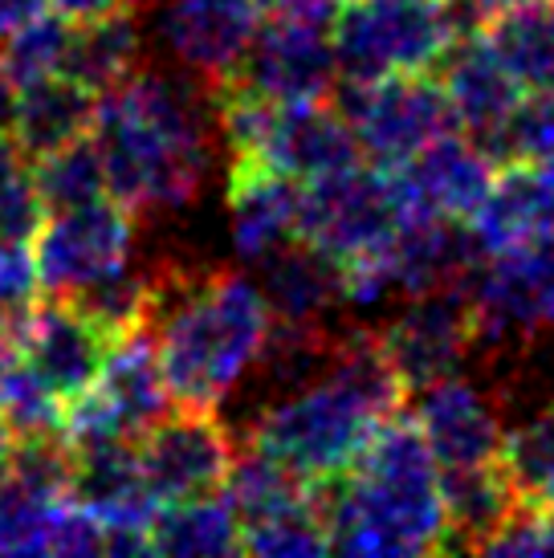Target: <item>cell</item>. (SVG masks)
Returning <instances> with one entry per match:
<instances>
[{"label": "cell", "mask_w": 554, "mask_h": 558, "mask_svg": "<svg viewBox=\"0 0 554 558\" xmlns=\"http://www.w3.org/2000/svg\"><path fill=\"white\" fill-rule=\"evenodd\" d=\"M232 452H237V440L213 408H176L171 403L135 440L143 481L159 506L220 494V485L229 477Z\"/></svg>", "instance_id": "10"}, {"label": "cell", "mask_w": 554, "mask_h": 558, "mask_svg": "<svg viewBox=\"0 0 554 558\" xmlns=\"http://www.w3.org/2000/svg\"><path fill=\"white\" fill-rule=\"evenodd\" d=\"M441 501H445L448 530L445 550H473V555L526 506L502 457L490 465L441 469Z\"/></svg>", "instance_id": "22"}, {"label": "cell", "mask_w": 554, "mask_h": 558, "mask_svg": "<svg viewBox=\"0 0 554 558\" xmlns=\"http://www.w3.org/2000/svg\"><path fill=\"white\" fill-rule=\"evenodd\" d=\"M131 9L135 4L94 21H70V46L62 65L65 78L82 82L94 94H107L135 74L143 58V29Z\"/></svg>", "instance_id": "25"}, {"label": "cell", "mask_w": 554, "mask_h": 558, "mask_svg": "<svg viewBox=\"0 0 554 558\" xmlns=\"http://www.w3.org/2000/svg\"><path fill=\"white\" fill-rule=\"evenodd\" d=\"M330 550L347 555H432L445 550L441 465L404 412L387 416L347 473L310 485Z\"/></svg>", "instance_id": "3"}, {"label": "cell", "mask_w": 554, "mask_h": 558, "mask_svg": "<svg viewBox=\"0 0 554 558\" xmlns=\"http://www.w3.org/2000/svg\"><path fill=\"white\" fill-rule=\"evenodd\" d=\"M65 46H70V21L58 9H46L13 25L9 33H0V74L9 78L13 90L49 78V74H62Z\"/></svg>", "instance_id": "31"}, {"label": "cell", "mask_w": 554, "mask_h": 558, "mask_svg": "<svg viewBox=\"0 0 554 558\" xmlns=\"http://www.w3.org/2000/svg\"><path fill=\"white\" fill-rule=\"evenodd\" d=\"M404 400L408 391L387 363L380 335L351 330L335 335L326 367L310 384L281 391V400L253 420L249 440L274 452L306 485H318L347 473L375 428L404 412Z\"/></svg>", "instance_id": "2"}, {"label": "cell", "mask_w": 554, "mask_h": 558, "mask_svg": "<svg viewBox=\"0 0 554 558\" xmlns=\"http://www.w3.org/2000/svg\"><path fill=\"white\" fill-rule=\"evenodd\" d=\"M502 465L526 497V506H554V403L506 433Z\"/></svg>", "instance_id": "33"}, {"label": "cell", "mask_w": 554, "mask_h": 558, "mask_svg": "<svg viewBox=\"0 0 554 558\" xmlns=\"http://www.w3.org/2000/svg\"><path fill=\"white\" fill-rule=\"evenodd\" d=\"M257 159L298 184H314L330 171L359 163L363 151L342 110L326 98V102H277Z\"/></svg>", "instance_id": "18"}, {"label": "cell", "mask_w": 554, "mask_h": 558, "mask_svg": "<svg viewBox=\"0 0 554 558\" xmlns=\"http://www.w3.org/2000/svg\"><path fill=\"white\" fill-rule=\"evenodd\" d=\"M91 140L107 168V192L135 217L176 213L196 201L213 159L201 98L147 65L98 94Z\"/></svg>", "instance_id": "1"}, {"label": "cell", "mask_w": 554, "mask_h": 558, "mask_svg": "<svg viewBox=\"0 0 554 558\" xmlns=\"http://www.w3.org/2000/svg\"><path fill=\"white\" fill-rule=\"evenodd\" d=\"M457 37L445 0H342L330 16L339 78L347 82L429 74Z\"/></svg>", "instance_id": "5"}, {"label": "cell", "mask_w": 554, "mask_h": 558, "mask_svg": "<svg viewBox=\"0 0 554 558\" xmlns=\"http://www.w3.org/2000/svg\"><path fill=\"white\" fill-rule=\"evenodd\" d=\"M13 355H16L13 335H4V330H0V375H4V367H9V363H13Z\"/></svg>", "instance_id": "45"}, {"label": "cell", "mask_w": 554, "mask_h": 558, "mask_svg": "<svg viewBox=\"0 0 554 558\" xmlns=\"http://www.w3.org/2000/svg\"><path fill=\"white\" fill-rule=\"evenodd\" d=\"M392 171L404 187L408 213L469 220L473 208L485 201L490 184L497 180L502 163L493 159V151L481 140L465 135V131H448Z\"/></svg>", "instance_id": "17"}, {"label": "cell", "mask_w": 554, "mask_h": 558, "mask_svg": "<svg viewBox=\"0 0 554 558\" xmlns=\"http://www.w3.org/2000/svg\"><path fill=\"white\" fill-rule=\"evenodd\" d=\"M262 294L274 323H326L342 302L339 265L302 236L262 257Z\"/></svg>", "instance_id": "24"}, {"label": "cell", "mask_w": 554, "mask_h": 558, "mask_svg": "<svg viewBox=\"0 0 554 558\" xmlns=\"http://www.w3.org/2000/svg\"><path fill=\"white\" fill-rule=\"evenodd\" d=\"M65 298L94 326H103V335L123 339V335H135V330H152L155 306H159V269L147 274V269H135L127 262Z\"/></svg>", "instance_id": "28"}, {"label": "cell", "mask_w": 554, "mask_h": 558, "mask_svg": "<svg viewBox=\"0 0 554 558\" xmlns=\"http://www.w3.org/2000/svg\"><path fill=\"white\" fill-rule=\"evenodd\" d=\"M269 302L241 274H159L152 342L176 408H220L245 379L269 339Z\"/></svg>", "instance_id": "4"}, {"label": "cell", "mask_w": 554, "mask_h": 558, "mask_svg": "<svg viewBox=\"0 0 554 558\" xmlns=\"http://www.w3.org/2000/svg\"><path fill=\"white\" fill-rule=\"evenodd\" d=\"M0 420L9 424L13 440L62 433L65 403L21 355H13V363L0 375Z\"/></svg>", "instance_id": "35"}, {"label": "cell", "mask_w": 554, "mask_h": 558, "mask_svg": "<svg viewBox=\"0 0 554 558\" xmlns=\"http://www.w3.org/2000/svg\"><path fill=\"white\" fill-rule=\"evenodd\" d=\"M98 550H107L103 522L65 494L53 510V522H49L46 555H98Z\"/></svg>", "instance_id": "39"}, {"label": "cell", "mask_w": 554, "mask_h": 558, "mask_svg": "<svg viewBox=\"0 0 554 558\" xmlns=\"http://www.w3.org/2000/svg\"><path fill=\"white\" fill-rule=\"evenodd\" d=\"M490 46L506 62L522 94H554V4L522 0L485 25Z\"/></svg>", "instance_id": "27"}, {"label": "cell", "mask_w": 554, "mask_h": 558, "mask_svg": "<svg viewBox=\"0 0 554 558\" xmlns=\"http://www.w3.org/2000/svg\"><path fill=\"white\" fill-rule=\"evenodd\" d=\"M478 342H518L554 330V236L493 253L465 278Z\"/></svg>", "instance_id": "9"}, {"label": "cell", "mask_w": 554, "mask_h": 558, "mask_svg": "<svg viewBox=\"0 0 554 558\" xmlns=\"http://www.w3.org/2000/svg\"><path fill=\"white\" fill-rule=\"evenodd\" d=\"M375 335H380V347L408 396L445 375H457L465 355L478 347L465 281L445 286V290H429V294H412L408 306Z\"/></svg>", "instance_id": "12"}, {"label": "cell", "mask_w": 554, "mask_h": 558, "mask_svg": "<svg viewBox=\"0 0 554 558\" xmlns=\"http://www.w3.org/2000/svg\"><path fill=\"white\" fill-rule=\"evenodd\" d=\"M408 201L392 168L351 163L314 184H302V241L335 265L371 257L396 236Z\"/></svg>", "instance_id": "6"}, {"label": "cell", "mask_w": 554, "mask_h": 558, "mask_svg": "<svg viewBox=\"0 0 554 558\" xmlns=\"http://www.w3.org/2000/svg\"><path fill=\"white\" fill-rule=\"evenodd\" d=\"M262 21L257 0H164L159 33L176 62L213 90L245 62Z\"/></svg>", "instance_id": "14"}, {"label": "cell", "mask_w": 554, "mask_h": 558, "mask_svg": "<svg viewBox=\"0 0 554 558\" xmlns=\"http://www.w3.org/2000/svg\"><path fill=\"white\" fill-rule=\"evenodd\" d=\"M232 78L269 102H326L339 86V58L326 21L269 16Z\"/></svg>", "instance_id": "13"}, {"label": "cell", "mask_w": 554, "mask_h": 558, "mask_svg": "<svg viewBox=\"0 0 554 558\" xmlns=\"http://www.w3.org/2000/svg\"><path fill=\"white\" fill-rule=\"evenodd\" d=\"M225 201L232 245L249 262H262L302 233V184L265 168L262 159H229Z\"/></svg>", "instance_id": "19"}, {"label": "cell", "mask_w": 554, "mask_h": 558, "mask_svg": "<svg viewBox=\"0 0 554 558\" xmlns=\"http://www.w3.org/2000/svg\"><path fill=\"white\" fill-rule=\"evenodd\" d=\"M94 110H98V94L65 74H49V78H37L16 90L9 140L25 159H37L91 135Z\"/></svg>", "instance_id": "23"}, {"label": "cell", "mask_w": 554, "mask_h": 558, "mask_svg": "<svg viewBox=\"0 0 554 558\" xmlns=\"http://www.w3.org/2000/svg\"><path fill=\"white\" fill-rule=\"evenodd\" d=\"M265 16H298V21H330L342 0H257Z\"/></svg>", "instance_id": "40"}, {"label": "cell", "mask_w": 554, "mask_h": 558, "mask_svg": "<svg viewBox=\"0 0 554 558\" xmlns=\"http://www.w3.org/2000/svg\"><path fill=\"white\" fill-rule=\"evenodd\" d=\"M481 143L497 163H542L554 156V94H522L506 123Z\"/></svg>", "instance_id": "36"}, {"label": "cell", "mask_w": 554, "mask_h": 558, "mask_svg": "<svg viewBox=\"0 0 554 558\" xmlns=\"http://www.w3.org/2000/svg\"><path fill=\"white\" fill-rule=\"evenodd\" d=\"M220 494L229 497L232 510L241 513V526H245V522H257L265 513L281 510V506H290L298 497H306L310 485L281 465L274 452H265L262 445L245 440L241 449L232 452L229 477L220 485Z\"/></svg>", "instance_id": "29"}, {"label": "cell", "mask_w": 554, "mask_h": 558, "mask_svg": "<svg viewBox=\"0 0 554 558\" xmlns=\"http://www.w3.org/2000/svg\"><path fill=\"white\" fill-rule=\"evenodd\" d=\"M9 452H13V433H9V424L0 420V477L9 473Z\"/></svg>", "instance_id": "44"}, {"label": "cell", "mask_w": 554, "mask_h": 558, "mask_svg": "<svg viewBox=\"0 0 554 558\" xmlns=\"http://www.w3.org/2000/svg\"><path fill=\"white\" fill-rule=\"evenodd\" d=\"M65 21H94V16H107L115 9H127L131 0H49Z\"/></svg>", "instance_id": "41"}, {"label": "cell", "mask_w": 554, "mask_h": 558, "mask_svg": "<svg viewBox=\"0 0 554 558\" xmlns=\"http://www.w3.org/2000/svg\"><path fill=\"white\" fill-rule=\"evenodd\" d=\"M412 424L420 428L432 461L441 469L490 465L506 445V424L497 403L457 375H445L416 391Z\"/></svg>", "instance_id": "16"}, {"label": "cell", "mask_w": 554, "mask_h": 558, "mask_svg": "<svg viewBox=\"0 0 554 558\" xmlns=\"http://www.w3.org/2000/svg\"><path fill=\"white\" fill-rule=\"evenodd\" d=\"M330 102L351 123L363 159L380 168H400L432 140L461 131L432 70L429 74H387L371 82L339 78Z\"/></svg>", "instance_id": "7"}, {"label": "cell", "mask_w": 554, "mask_h": 558, "mask_svg": "<svg viewBox=\"0 0 554 558\" xmlns=\"http://www.w3.org/2000/svg\"><path fill=\"white\" fill-rule=\"evenodd\" d=\"M168 408L171 396L155 359L152 330H135L110 342L98 379L77 400L65 403L62 436L65 440H94V436L138 440Z\"/></svg>", "instance_id": "8"}, {"label": "cell", "mask_w": 554, "mask_h": 558, "mask_svg": "<svg viewBox=\"0 0 554 558\" xmlns=\"http://www.w3.org/2000/svg\"><path fill=\"white\" fill-rule=\"evenodd\" d=\"M33 168V184L41 192V204L46 213H65V208H82V204H94L110 196L107 192V168H103V156H98V143L91 135L65 143L58 151H46V156L29 159Z\"/></svg>", "instance_id": "30"}, {"label": "cell", "mask_w": 554, "mask_h": 558, "mask_svg": "<svg viewBox=\"0 0 554 558\" xmlns=\"http://www.w3.org/2000/svg\"><path fill=\"white\" fill-rule=\"evenodd\" d=\"M46 9H53L49 0H0V33H9L13 25H21V21H29V16L46 13Z\"/></svg>", "instance_id": "42"}, {"label": "cell", "mask_w": 554, "mask_h": 558, "mask_svg": "<svg viewBox=\"0 0 554 558\" xmlns=\"http://www.w3.org/2000/svg\"><path fill=\"white\" fill-rule=\"evenodd\" d=\"M326 550H330V534H326L323 510L314 501V489L257 522H245V555L302 558L326 555Z\"/></svg>", "instance_id": "32"}, {"label": "cell", "mask_w": 554, "mask_h": 558, "mask_svg": "<svg viewBox=\"0 0 554 558\" xmlns=\"http://www.w3.org/2000/svg\"><path fill=\"white\" fill-rule=\"evenodd\" d=\"M131 248H135V213L115 196L49 213L33 236V257L46 294H74L91 286L131 262Z\"/></svg>", "instance_id": "11"}, {"label": "cell", "mask_w": 554, "mask_h": 558, "mask_svg": "<svg viewBox=\"0 0 554 558\" xmlns=\"http://www.w3.org/2000/svg\"><path fill=\"white\" fill-rule=\"evenodd\" d=\"M46 217L29 159L13 140H0V241H33Z\"/></svg>", "instance_id": "37"}, {"label": "cell", "mask_w": 554, "mask_h": 558, "mask_svg": "<svg viewBox=\"0 0 554 558\" xmlns=\"http://www.w3.org/2000/svg\"><path fill=\"white\" fill-rule=\"evenodd\" d=\"M436 70H441L436 82H441L448 107L457 114V126L473 140L493 135L522 98V86L514 82V74L481 29L457 37L445 49V58L436 62Z\"/></svg>", "instance_id": "20"}, {"label": "cell", "mask_w": 554, "mask_h": 558, "mask_svg": "<svg viewBox=\"0 0 554 558\" xmlns=\"http://www.w3.org/2000/svg\"><path fill=\"white\" fill-rule=\"evenodd\" d=\"M62 497L65 494L4 473L0 477V555H46L49 522Z\"/></svg>", "instance_id": "34"}, {"label": "cell", "mask_w": 554, "mask_h": 558, "mask_svg": "<svg viewBox=\"0 0 554 558\" xmlns=\"http://www.w3.org/2000/svg\"><path fill=\"white\" fill-rule=\"evenodd\" d=\"M481 257L554 236V187L534 163H502L485 201L465 220Z\"/></svg>", "instance_id": "21"}, {"label": "cell", "mask_w": 554, "mask_h": 558, "mask_svg": "<svg viewBox=\"0 0 554 558\" xmlns=\"http://www.w3.org/2000/svg\"><path fill=\"white\" fill-rule=\"evenodd\" d=\"M152 555H245V526L225 494L159 506L152 518Z\"/></svg>", "instance_id": "26"}, {"label": "cell", "mask_w": 554, "mask_h": 558, "mask_svg": "<svg viewBox=\"0 0 554 558\" xmlns=\"http://www.w3.org/2000/svg\"><path fill=\"white\" fill-rule=\"evenodd\" d=\"M41 294L46 286L37 274L33 241H0V330L16 335V326L29 318Z\"/></svg>", "instance_id": "38"}, {"label": "cell", "mask_w": 554, "mask_h": 558, "mask_svg": "<svg viewBox=\"0 0 554 558\" xmlns=\"http://www.w3.org/2000/svg\"><path fill=\"white\" fill-rule=\"evenodd\" d=\"M13 342L16 355L46 379L53 396L70 403L98 379L115 339L103 335V326H94L65 294H49L16 326Z\"/></svg>", "instance_id": "15"}, {"label": "cell", "mask_w": 554, "mask_h": 558, "mask_svg": "<svg viewBox=\"0 0 554 558\" xmlns=\"http://www.w3.org/2000/svg\"><path fill=\"white\" fill-rule=\"evenodd\" d=\"M13 102H16V90L9 86V78L0 74V140L13 135Z\"/></svg>", "instance_id": "43"}]
</instances>
